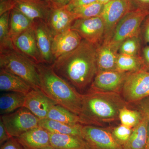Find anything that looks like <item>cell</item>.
I'll return each instance as SVG.
<instances>
[{
  "label": "cell",
  "instance_id": "6",
  "mask_svg": "<svg viewBox=\"0 0 149 149\" xmlns=\"http://www.w3.org/2000/svg\"><path fill=\"white\" fill-rule=\"evenodd\" d=\"M121 95L128 104L138 103L149 97V71L142 69L130 73L123 87Z\"/></svg>",
  "mask_w": 149,
  "mask_h": 149
},
{
  "label": "cell",
  "instance_id": "37",
  "mask_svg": "<svg viewBox=\"0 0 149 149\" xmlns=\"http://www.w3.org/2000/svg\"><path fill=\"white\" fill-rule=\"evenodd\" d=\"M15 7V0H4L0 3V16Z\"/></svg>",
  "mask_w": 149,
  "mask_h": 149
},
{
  "label": "cell",
  "instance_id": "28",
  "mask_svg": "<svg viewBox=\"0 0 149 149\" xmlns=\"http://www.w3.org/2000/svg\"><path fill=\"white\" fill-rule=\"evenodd\" d=\"M104 5L99 2L90 4L75 8L70 10L75 17L77 19L91 18L100 16Z\"/></svg>",
  "mask_w": 149,
  "mask_h": 149
},
{
  "label": "cell",
  "instance_id": "14",
  "mask_svg": "<svg viewBox=\"0 0 149 149\" xmlns=\"http://www.w3.org/2000/svg\"><path fill=\"white\" fill-rule=\"evenodd\" d=\"M15 7L34 21L47 22L53 4L45 0H15Z\"/></svg>",
  "mask_w": 149,
  "mask_h": 149
},
{
  "label": "cell",
  "instance_id": "33",
  "mask_svg": "<svg viewBox=\"0 0 149 149\" xmlns=\"http://www.w3.org/2000/svg\"><path fill=\"white\" fill-rule=\"evenodd\" d=\"M138 103L139 109L144 114L146 115L148 121V139L147 143L146 149H149V97L142 100Z\"/></svg>",
  "mask_w": 149,
  "mask_h": 149
},
{
  "label": "cell",
  "instance_id": "10",
  "mask_svg": "<svg viewBox=\"0 0 149 149\" xmlns=\"http://www.w3.org/2000/svg\"><path fill=\"white\" fill-rule=\"evenodd\" d=\"M70 29L77 32L83 40L96 47L103 41L104 24L101 16L77 19L73 22Z\"/></svg>",
  "mask_w": 149,
  "mask_h": 149
},
{
  "label": "cell",
  "instance_id": "43",
  "mask_svg": "<svg viewBox=\"0 0 149 149\" xmlns=\"http://www.w3.org/2000/svg\"><path fill=\"white\" fill-rule=\"evenodd\" d=\"M45 1H47L50 2L52 3V0H45Z\"/></svg>",
  "mask_w": 149,
  "mask_h": 149
},
{
  "label": "cell",
  "instance_id": "40",
  "mask_svg": "<svg viewBox=\"0 0 149 149\" xmlns=\"http://www.w3.org/2000/svg\"><path fill=\"white\" fill-rule=\"evenodd\" d=\"M71 0H52L54 5L58 7H64L67 6Z\"/></svg>",
  "mask_w": 149,
  "mask_h": 149
},
{
  "label": "cell",
  "instance_id": "36",
  "mask_svg": "<svg viewBox=\"0 0 149 149\" xmlns=\"http://www.w3.org/2000/svg\"><path fill=\"white\" fill-rule=\"evenodd\" d=\"M97 1V0H71L69 3L65 7L70 10L75 8L90 4Z\"/></svg>",
  "mask_w": 149,
  "mask_h": 149
},
{
  "label": "cell",
  "instance_id": "15",
  "mask_svg": "<svg viewBox=\"0 0 149 149\" xmlns=\"http://www.w3.org/2000/svg\"><path fill=\"white\" fill-rule=\"evenodd\" d=\"M56 104L41 90L32 89L26 95L23 107L41 120L47 118L50 109Z\"/></svg>",
  "mask_w": 149,
  "mask_h": 149
},
{
  "label": "cell",
  "instance_id": "42",
  "mask_svg": "<svg viewBox=\"0 0 149 149\" xmlns=\"http://www.w3.org/2000/svg\"><path fill=\"white\" fill-rule=\"evenodd\" d=\"M111 1V0H97L98 2L104 5L105 4Z\"/></svg>",
  "mask_w": 149,
  "mask_h": 149
},
{
  "label": "cell",
  "instance_id": "2",
  "mask_svg": "<svg viewBox=\"0 0 149 149\" xmlns=\"http://www.w3.org/2000/svg\"><path fill=\"white\" fill-rule=\"evenodd\" d=\"M128 104L119 93L88 91L83 94L79 116L84 125L102 126L118 120L120 109Z\"/></svg>",
  "mask_w": 149,
  "mask_h": 149
},
{
  "label": "cell",
  "instance_id": "9",
  "mask_svg": "<svg viewBox=\"0 0 149 149\" xmlns=\"http://www.w3.org/2000/svg\"><path fill=\"white\" fill-rule=\"evenodd\" d=\"M83 138L91 149H123L116 141L111 129L94 125H83Z\"/></svg>",
  "mask_w": 149,
  "mask_h": 149
},
{
  "label": "cell",
  "instance_id": "12",
  "mask_svg": "<svg viewBox=\"0 0 149 149\" xmlns=\"http://www.w3.org/2000/svg\"><path fill=\"white\" fill-rule=\"evenodd\" d=\"M33 27L43 64L51 65L55 61L52 50L54 36L47 22L43 20L37 19L34 21Z\"/></svg>",
  "mask_w": 149,
  "mask_h": 149
},
{
  "label": "cell",
  "instance_id": "32",
  "mask_svg": "<svg viewBox=\"0 0 149 149\" xmlns=\"http://www.w3.org/2000/svg\"><path fill=\"white\" fill-rule=\"evenodd\" d=\"M133 129V128L120 124L111 130L115 139L123 147L129 140Z\"/></svg>",
  "mask_w": 149,
  "mask_h": 149
},
{
  "label": "cell",
  "instance_id": "35",
  "mask_svg": "<svg viewBox=\"0 0 149 149\" xmlns=\"http://www.w3.org/2000/svg\"><path fill=\"white\" fill-rule=\"evenodd\" d=\"M0 149H25L16 138H11L1 146Z\"/></svg>",
  "mask_w": 149,
  "mask_h": 149
},
{
  "label": "cell",
  "instance_id": "7",
  "mask_svg": "<svg viewBox=\"0 0 149 149\" xmlns=\"http://www.w3.org/2000/svg\"><path fill=\"white\" fill-rule=\"evenodd\" d=\"M7 131L11 138H17L39 126L40 119L24 107L11 113L1 115Z\"/></svg>",
  "mask_w": 149,
  "mask_h": 149
},
{
  "label": "cell",
  "instance_id": "19",
  "mask_svg": "<svg viewBox=\"0 0 149 149\" xmlns=\"http://www.w3.org/2000/svg\"><path fill=\"white\" fill-rule=\"evenodd\" d=\"M118 51L109 43L102 42L96 47V59L98 71L116 70Z\"/></svg>",
  "mask_w": 149,
  "mask_h": 149
},
{
  "label": "cell",
  "instance_id": "20",
  "mask_svg": "<svg viewBox=\"0 0 149 149\" xmlns=\"http://www.w3.org/2000/svg\"><path fill=\"white\" fill-rule=\"evenodd\" d=\"M143 114L140 122L133 128L129 140L123 146V149H146L148 139V121L146 115Z\"/></svg>",
  "mask_w": 149,
  "mask_h": 149
},
{
  "label": "cell",
  "instance_id": "4",
  "mask_svg": "<svg viewBox=\"0 0 149 149\" xmlns=\"http://www.w3.org/2000/svg\"><path fill=\"white\" fill-rule=\"evenodd\" d=\"M1 68L21 77L35 90L41 89L36 64L13 49L0 51Z\"/></svg>",
  "mask_w": 149,
  "mask_h": 149
},
{
  "label": "cell",
  "instance_id": "13",
  "mask_svg": "<svg viewBox=\"0 0 149 149\" xmlns=\"http://www.w3.org/2000/svg\"><path fill=\"white\" fill-rule=\"evenodd\" d=\"M15 49L36 64L43 63L37 47L33 24L32 27L22 32L12 41Z\"/></svg>",
  "mask_w": 149,
  "mask_h": 149
},
{
  "label": "cell",
  "instance_id": "41",
  "mask_svg": "<svg viewBox=\"0 0 149 149\" xmlns=\"http://www.w3.org/2000/svg\"><path fill=\"white\" fill-rule=\"evenodd\" d=\"M147 19L144 27V37L145 40L149 43V17Z\"/></svg>",
  "mask_w": 149,
  "mask_h": 149
},
{
  "label": "cell",
  "instance_id": "25",
  "mask_svg": "<svg viewBox=\"0 0 149 149\" xmlns=\"http://www.w3.org/2000/svg\"><path fill=\"white\" fill-rule=\"evenodd\" d=\"M26 94L16 92H7L0 97L1 115L8 114L23 107Z\"/></svg>",
  "mask_w": 149,
  "mask_h": 149
},
{
  "label": "cell",
  "instance_id": "27",
  "mask_svg": "<svg viewBox=\"0 0 149 149\" xmlns=\"http://www.w3.org/2000/svg\"><path fill=\"white\" fill-rule=\"evenodd\" d=\"M142 69H145L142 57L139 55H126L118 53L116 62V70L119 72L132 73Z\"/></svg>",
  "mask_w": 149,
  "mask_h": 149
},
{
  "label": "cell",
  "instance_id": "21",
  "mask_svg": "<svg viewBox=\"0 0 149 149\" xmlns=\"http://www.w3.org/2000/svg\"><path fill=\"white\" fill-rule=\"evenodd\" d=\"M32 88L21 77L1 68L0 90L6 92H16L27 94Z\"/></svg>",
  "mask_w": 149,
  "mask_h": 149
},
{
  "label": "cell",
  "instance_id": "38",
  "mask_svg": "<svg viewBox=\"0 0 149 149\" xmlns=\"http://www.w3.org/2000/svg\"><path fill=\"white\" fill-rule=\"evenodd\" d=\"M11 138V137L10 136L8 133L2 120L0 119V145L1 146Z\"/></svg>",
  "mask_w": 149,
  "mask_h": 149
},
{
  "label": "cell",
  "instance_id": "18",
  "mask_svg": "<svg viewBox=\"0 0 149 149\" xmlns=\"http://www.w3.org/2000/svg\"><path fill=\"white\" fill-rule=\"evenodd\" d=\"M75 20L73 14L64 7L53 6L47 24L54 36L70 29Z\"/></svg>",
  "mask_w": 149,
  "mask_h": 149
},
{
  "label": "cell",
  "instance_id": "31",
  "mask_svg": "<svg viewBox=\"0 0 149 149\" xmlns=\"http://www.w3.org/2000/svg\"><path fill=\"white\" fill-rule=\"evenodd\" d=\"M140 49L139 36H135L128 38L121 43L118 49V53L126 55H139Z\"/></svg>",
  "mask_w": 149,
  "mask_h": 149
},
{
  "label": "cell",
  "instance_id": "44",
  "mask_svg": "<svg viewBox=\"0 0 149 149\" xmlns=\"http://www.w3.org/2000/svg\"><path fill=\"white\" fill-rule=\"evenodd\" d=\"M4 1V0H0V1Z\"/></svg>",
  "mask_w": 149,
  "mask_h": 149
},
{
  "label": "cell",
  "instance_id": "17",
  "mask_svg": "<svg viewBox=\"0 0 149 149\" xmlns=\"http://www.w3.org/2000/svg\"><path fill=\"white\" fill-rule=\"evenodd\" d=\"M16 138L25 149H53L51 144L49 132L40 126Z\"/></svg>",
  "mask_w": 149,
  "mask_h": 149
},
{
  "label": "cell",
  "instance_id": "26",
  "mask_svg": "<svg viewBox=\"0 0 149 149\" xmlns=\"http://www.w3.org/2000/svg\"><path fill=\"white\" fill-rule=\"evenodd\" d=\"M47 118L70 125H84V122L79 116L57 104L51 108Z\"/></svg>",
  "mask_w": 149,
  "mask_h": 149
},
{
  "label": "cell",
  "instance_id": "34",
  "mask_svg": "<svg viewBox=\"0 0 149 149\" xmlns=\"http://www.w3.org/2000/svg\"><path fill=\"white\" fill-rule=\"evenodd\" d=\"M132 10L142 9L149 10V0H127Z\"/></svg>",
  "mask_w": 149,
  "mask_h": 149
},
{
  "label": "cell",
  "instance_id": "30",
  "mask_svg": "<svg viewBox=\"0 0 149 149\" xmlns=\"http://www.w3.org/2000/svg\"><path fill=\"white\" fill-rule=\"evenodd\" d=\"M143 112L140 111L129 109L128 107H123L120 109L118 120L121 124L130 128H133L143 118Z\"/></svg>",
  "mask_w": 149,
  "mask_h": 149
},
{
  "label": "cell",
  "instance_id": "29",
  "mask_svg": "<svg viewBox=\"0 0 149 149\" xmlns=\"http://www.w3.org/2000/svg\"><path fill=\"white\" fill-rule=\"evenodd\" d=\"M10 11L0 17V51L14 48L9 36Z\"/></svg>",
  "mask_w": 149,
  "mask_h": 149
},
{
  "label": "cell",
  "instance_id": "8",
  "mask_svg": "<svg viewBox=\"0 0 149 149\" xmlns=\"http://www.w3.org/2000/svg\"><path fill=\"white\" fill-rule=\"evenodd\" d=\"M131 10V6L127 0H111L104 5L100 16L105 27L102 42L109 41L119 22Z\"/></svg>",
  "mask_w": 149,
  "mask_h": 149
},
{
  "label": "cell",
  "instance_id": "23",
  "mask_svg": "<svg viewBox=\"0 0 149 149\" xmlns=\"http://www.w3.org/2000/svg\"><path fill=\"white\" fill-rule=\"evenodd\" d=\"M83 125L80 124L70 125L47 118L40 120L39 123V126L45 128L49 133L74 135L82 138Z\"/></svg>",
  "mask_w": 149,
  "mask_h": 149
},
{
  "label": "cell",
  "instance_id": "11",
  "mask_svg": "<svg viewBox=\"0 0 149 149\" xmlns=\"http://www.w3.org/2000/svg\"><path fill=\"white\" fill-rule=\"evenodd\" d=\"M129 73L117 70L98 71L88 91L121 94L123 87Z\"/></svg>",
  "mask_w": 149,
  "mask_h": 149
},
{
  "label": "cell",
  "instance_id": "5",
  "mask_svg": "<svg viewBox=\"0 0 149 149\" xmlns=\"http://www.w3.org/2000/svg\"><path fill=\"white\" fill-rule=\"evenodd\" d=\"M149 15V10L133 9L123 17L117 24L108 42L118 51L121 43L128 38L139 36L142 22Z\"/></svg>",
  "mask_w": 149,
  "mask_h": 149
},
{
  "label": "cell",
  "instance_id": "1",
  "mask_svg": "<svg viewBox=\"0 0 149 149\" xmlns=\"http://www.w3.org/2000/svg\"><path fill=\"white\" fill-rule=\"evenodd\" d=\"M96 47L83 39L76 49L56 59L51 66L77 91H84L97 72Z\"/></svg>",
  "mask_w": 149,
  "mask_h": 149
},
{
  "label": "cell",
  "instance_id": "24",
  "mask_svg": "<svg viewBox=\"0 0 149 149\" xmlns=\"http://www.w3.org/2000/svg\"><path fill=\"white\" fill-rule=\"evenodd\" d=\"M33 22L16 8L12 10L9 21V36L12 42L22 32L32 27Z\"/></svg>",
  "mask_w": 149,
  "mask_h": 149
},
{
  "label": "cell",
  "instance_id": "22",
  "mask_svg": "<svg viewBox=\"0 0 149 149\" xmlns=\"http://www.w3.org/2000/svg\"><path fill=\"white\" fill-rule=\"evenodd\" d=\"M50 136L53 149H91L87 142L80 136L51 133Z\"/></svg>",
  "mask_w": 149,
  "mask_h": 149
},
{
  "label": "cell",
  "instance_id": "16",
  "mask_svg": "<svg viewBox=\"0 0 149 149\" xmlns=\"http://www.w3.org/2000/svg\"><path fill=\"white\" fill-rule=\"evenodd\" d=\"M83 40L77 32L70 28L54 36L52 50L55 60L76 49Z\"/></svg>",
  "mask_w": 149,
  "mask_h": 149
},
{
  "label": "cell",
  "instance_id": "39",
  "mask_svg": "<svg viewBox=\"0 0 149 149\" xmlns=\"http://www.w3.org/2000/svg\"><path fill=\"white\" fill-rule=\"evenodd\" d=\"M144 68L146 70L149 69V47H146L143 50V57Z\"/></svg>",
  "mask_w": 149,
  "mask_h": 149
},
{
  "label": "cell",
  "instance_id": "3",
  "mask_svg": "<svg viewBox=\"0 0 149 149\" xmlns=\"http://www.w3.org/2000/svg\"><path fill=\"white\" fill-rule=\"evenodd\" d=\"M41 90L56 104L80 116L83 94L78 92L54 71L51 65L36 64Z\"/></svg>",
  "mask_w": 149,
  "mask_h": 149
}]
</instances>
